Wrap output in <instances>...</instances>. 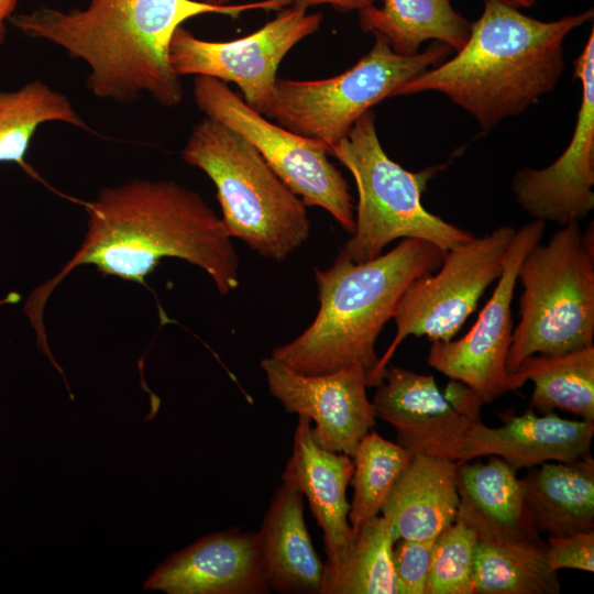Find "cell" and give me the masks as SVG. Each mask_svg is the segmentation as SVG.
Masks as SVG:
<instances>
[{"instance_id":"obj_25","label":"cell","mask_w":594,"mask_h":594,"mask_svg":"<svg viewBox=\"0 0 594 594\" xmlns=\"http://www.w3.org/2000/svg\"><path fill=\"white\" fill-rule=\"evenodd\" d=\"M51 121L91 131L68 97L40 79L15 90L0 89V163L14 162L34 176L25 154L38 127Z\"/></svg>"},{"instance_id":"obj_16","label":"cell","mask_w":594,"mask_h":594,"mask_svg":"<svg viewBox=\"0 0 594 594\" xmlns=\"http://www.w3.org/2000/svg\"><path fill=\"white\" fill-rule=\"evenodd\" d=\"M144 590L168 594H267L257 534L239 528L207 535L169 556Z\"/></svg>"},{"instance_id":"obj_22","label":"cell","mask_w":594,"mask_h":594,"mask_svg":"<svg viewBox=\"0 0 594 594\" xmlns=\"http://www.w3.org/2000/svg\"><path fill=\"white\" fill-rule=\"evenodd\" d=\"M520 479L537 530L563 537L594 530V459L542 462Z\"/></svg>"},{"instance_id":"obj_30","label":"cell","mask_w":594,"mask_h":594,"mask_svg":"<svg viewBox=\"0 0 594 594\" xmlns=\"http://www.w3.org/2000/svg\"><path fill=\"white\" fill-rule=\"evenodd\" d=\"M436 539H399L394 542L397 594H426Z\"/></svg>"},{"instance_id":"obj_33","label":"cell","mask_w":594,"mask_h":594,"mask_svg":"<svg viewBox=\"0 0 594 594\" xmlns=\"http://www.w3.org/2000/svg\"><path fill=\"white\" fill-rule=\"evenodd\" d=\"M18 0H0V45L6 41L7 21L14 14Z\"/></svg>"},{"instance_id":"obj_32","label":"cell","mask_w":594,"mask_h":594,"mask_svg":"<svg viewBox=\"0 0 594 594\" xmlns=\"http://www.w3.org/2000/svg\"><path fill=\"white\" fill-rule=\"evenodd\" d=\"M383 0H290L293 6L308 9L316 6H329L340 12L361 11L377 6Z\"/></svg>"},{"instance_id":"obj_20","label":"cell","mask_w":594,"mask_h":594,"mask_svg":"<svg viewBox=\"0 0 594 594\" xmlns=\"http://www.w3.org/2000/svg\"><path fill=\"white\" fill-rule=\"evenodd\" d=\"M270 591L320 594L324 563L315 550L304 517V496L285 484L273 494L256 531Z\"/></svg>"},{"instance_id":"obj_35","label":"cell","mask_w":594,"mask_h":594,"mask_svg":"<svg viewBox=\"0 0 594 594\" xmlns=\"http://www.w3.org/2000/svg\"><path fill=\"white\" fill-rule=\"evenodd\" d=\"M210 6L223 7L229 6L233 0H195Z\"/></svg>"},{"instance_id":"obj_13","label":"cell","mask_w":594,"mask_h":594,"mask_svg":"<svg viewBox=\"0 0 594 594\" xmlns=\"http://www.w3.org/2000/svg\"><path fill=\"white\" fill-rule=\"evenodd\" d=\"M582 99L573 135L564 152L544 168L516 172L512 190L534 220L563 227L580 222L594 209V30L573 62Z\"/></svg>"},{"instance_id":"obj_26","label":"cell","mask_w":594,"mask_h":594,"mask_svg":"<svg viewBox=\"0 0 594 594\" xmlns=\"http://www.w3.org/2000/svg\"><path fill=\"white\" fill-rule=\"evenodd\" d=\"M394 539L382 515L354 530L351 547L332 566H324L320 594H397L393 568Z\"/></svg>"},{"instance_id":"obj_28","label":"cell","mask_w":594,"mask_h":594,"mask_svg":"<svg viewBox=\"0 0 594 594\" xmlns=\"http://www.w3.org/2000/svg\"><path fill=\"white\" fill-rule=\"evenodd\" d=\"M413 455L397 442L375 431L366 433L352 457L351 479L353 497L349 521L353 529L381 514L394 485L407 468Z\"/></svg>"},{"instance_id":"obj_5","label":"cell","mask_w":594,"mask_h":594,"mask_svg":"<svg viewBox=\"0 0 594 594\" xmlns=\"http://www.w3.org/2000/svg\"><path fill=\"white\" fill-rule=\"evenodd\" d=\"M182 158L213 183L230 237L258 255L282 262L309 239L306 204L235 131L205 116L193 127Z\"/></svg>"},{"instance_id":"obj_1","label":"cell","mask_w":594,"mask_h":594,"mask_svg":"<svg viewBox=\"0 0 594 594\" xmlns=\"http://www.w3.org/2000/svg\"><path fill=\"white\" fill-rule=\"evenodd\" d=\"M85 209L87 231L78 250L25 302L40 348L48 345L43 326L47 298L81 265L144 284L163 257H177L205 271L222 296L240 285L239 257L221 218L198 193L174 180L135 179L106 187Z\"/></svg>"},{"instance_id":"obj_24","label":"cell","mask_w":594,"mask_h":594,"mask_svg":"<svg viewBox=\"0 0 594 594\" xmlns=\"http://www.w3.org/2000/svg\"><path fill=\"white\" fill-rule=\"evenodd\" d=\"M522 383L531 381L532 410L561 409L594 422V345L560 354H535L516 372Z\"/></svg>"},{"instance_id":"obj_19","label":"cell","mask_w":594,"mask_h":594,"mask_svg":"<svg viewBox=\"0 0 594 594\" xmlns=\"http://www.w3.org/2000/svg\"><path fill=\"white\" fill-rule=\"evenodd\" d=\"M593 436L592 421L537 415L529 408L520 416L508 415L501 427L474 420L457 463L494 455L518 471L548 461L571 462L591 453Z\"/></svg>"},{"instance_id":"obj_15","label":"cell","mask_w":594,"mask_h":594,"mask_svg":"<svg viewBox=\"0 0 594 594\" xmlns=\"http://www.w3.org/2000/svg\"><path fill=\"white\" fill-rule=\"evenodd\" d=\"M376 418L389 424L397 443L414 455L458 462L471 424L480 419L442 394L431 374L387 365L372 400Z\"/></svg>"},{"instance_id":"obj_3","label":"cell","mask_w":594,"mask_h":594,"mask_svg":"<svg viewBox=\"0 0 594 594\" xmlns=\"http://www.w3.org/2000/svg\"><path fill=\"white\" fill-rule=\"evenodd\" d=\"M504 0H484L458 54L403 85L396 96L435 91L469 112L483 131L552 91L564 69V41L593 9L541 21Z\"/></svg>"},{"instance_id":"obj_27","label":"cell","mask_w":594,"mask_h":594,"mask_svg":"<svg viewBox=\"0 0 594 594\" xmlns=\"http://www.w3.org/2000/svg\"><path fill=\"white\" fill-rule=\"evenodd\" d=\"M458 492L492 520L510 529L540 534L527 508L520 479L499 457L458 463Z\"/></svg>"},{"instance_id":"obj_12","label":"cell","mask_w":594,"mask_h":594,"mask_svg":"<svg viewBox=\"0 0 594 594\" xmlns=\"http://www.w3.org/2000/svg\"><path fill=\"white\" fill-rule=\"evenodd\" d=\"M546 222L531 220L516 229L494 292L476 322L455 341H432L427 363L452 381L468 386L482 403H492L525 384L509 373L506 360L512 342V300L517 272L525 255L539 243Z\"/></svg>"},{"instance_id":"obj_7","label":"cell","mask_w":594,"mask_h":594,"mask_svg":"<svg viewBox=\"0 0 594 594\" xmlns=\"http://www.w3.org/2000/svg\"><path fill=\"white\" fill-rule=\"evenodd\" d=\"M329 155L349 169L358 189L354 232L341 249L351 261H370L397 239L425 240L447 252L474 237L424 207L427 184L443 166L413 173L389 158L372 110L330 147Z\"/></svg>"},{"instance_id":"obj_10","label":"cell","mask_w":594,"mask_h":594,"mask_svg":"<svg viewBox=\"0 0 594 594\" xmlns=\"http://www.w3.org/2000/svg\"><path fill=\"white\" fill-rule=\"evenodd\" d=\"M194 99L206 117L221 122L249 141L307 207L324 209L348 233L353 234V198L346 179L329 161L322 142L268 121L219 79L196 76Z\"/></svg>"},{"instance_id":"obj_2","label":"cell","mask_w":594,"mask_h":594,"mask_svg":"<svg viewBox=\"0 0 594 594\" xmlns=\"http://www.w3.org/2000/svg\"><path fill=\"white\" fill-rule=\"evenodd\" d=\"M290 0L210 6L195 0H89L67 12L41 8L13 14L21 33L51 42L89 68L91 95L130 103L147 94L163 107L184 99V87L169 63V43L186 20L201 14L238 18L250 10L279 11Z\"/></svg>"},{"instance_id":"obj_4","label":"cell","mask_w":594,"mask_h":594,"mask_svg":"<svg viewBox=\"0 0 594 594\" xmlns=\"http://www.w3.org/2000/svg\"><path fill=\"white\" fill-rule=\"evenodd\" d=\"M442 258L440 248L420 239H403L362 263L340 251L329 268H315L316 318L297 338L275 346L271 358L306 375L359 364L367 383L380 359L376 340L402 294L416 278L436 272Z\"/></svg>"},{"instance_id":"obj_31","label":"cell","mask_w":594,"mask_h":594,"mask_svg":"<svg viewBox=\"0 0 594 594\" xmlns=\"http://www.w3.org/2000/svg\"><path fill=\"white\" fill-rule=\"evenodd\" d=\"M546 542L547 561L552 571H594V530L563 537L549 536Z\"/></svg>"},{"instance_id":"obj_14","label":"cell","mask_w":594,"mask_h":594,"mask_svg":"<svg viewBox=\"0 0 594 594\" xmlns=\"http://www.w3.org/2000/svg\"><path fill=\"white\" fill-rule=\"evenodd\" d=\"M268 392L289 414L315 424L316 442L330 451L353 457L362 438L376 425V415L366 394V372L359 364L337 371L306 375L284 363L261 360Z\"/></svg>"},{"instance_id":"obj_23","label":"cell","mask_w":594,"mask_h":594,"mask_svg":"<svg viewBox=\"0 0 594 594\" xmlns=\"http://www.w3.org/2000/svg\"><path fill=\"white\" fill-rule=\"evenodd\" d=\"M359 11L363 32L385 40L400 55L418 53L429 40L443 43L453 51L465 44L472 22L457 12L450 0H383Z\"/></svg>"},{"instance_id":"obj_34","label":"cell","mask_w":594,"mask_h":594,"mask_svg":"<svg viewBox=\"0 0 594 594\" xmlns=\"http://www.w3.org/2000/svg\"><path fill=\"white\" fill-rule=\"evenodd\" d=\"M507 3L516 8H531L535 6L536 0H504Z\"/></svg>"},{"instance_id":"obj_9","label":"cell","mask_w":594,"mask_h":594,"mask_svg":"<svg viewBox=\"0 0 594 594\" xmlns=\"http://www.w3.org/2000/svg\"><path fill=\"white\" fill-rule=\"evenodd\" d=\"M516 229L501 226L483 237L443 252L440 267L411 282L402 294L393 319L396 334L367 381L376 387L398 345L409 336L448 342L470 315L486 288L499 277Z\"/></svg>"},{"instance_id":"obj_29","label":"cell","mask_w":594,"mask_h":594,"mask_svg":"<svg viewBox=\"0 0 594 594\" xmlns=\"http://www.w3.org/2000/svg\"><path fill=\"white\" fill-rule=\"evenodd\" d=\"M477 537L461 518L437 537L426 594H474L473 560Z\"/></svg>"},{"instance_id":"obj_6","label":"cell","mask_w":594,"mask_h":594,"mask_svg":"<svg viewBox=\"0 0 594 594\" xmlns=\"http://www.w3.org/2000/svg\"><path fill=\"white\" fill-rule=\"evenodd\" d=\"M519 322L506 369L515 373L535 354H560L594 345V233L570 222L522 258Z\"/></svg>"},{"instance_id":"obj_11","label":"cell","mask_w":594,"mask_h":594,"mask_svg":"<svg viewBox=\"0 0 594 594\" xmlns=\"http://www.w3.org/2000/svg\"><path fill=\"white\" fill-rule=\"evenodd\" d=\"M322 14L288 6L257 31L227 42H210L178 26L169 43V63L177 76H208L234 82L243 100L264 116L277 69L286 54L316 33Z\"/></svg>"},{"instance_id":"obj_17","label":"cell","mask_w":594,"mask_h":594,"mask_svg":"<svg viewBox=\"0 0 594 594\" xmlns=\"http://www.w3.org/2000/svg\"><path fill=\"white\" fill-rule=\"evenodd\" d=\"M457 517L476 534L473 590L481 594H558V572L549 568L540 534L507 528L460 497Z\"/></svg>"},{"instance_id":"obj_8","label":"cell","mask_w":594,"mask_h":594,"mask_svg":"<svg viewBox=\"0 0 594 594\" xmlns=\"http://www.w3.org/2000/svg\"><path fill=\"white\" fill-rule=\"evenodd\" d=\"M453 52L435 41L414 55L395 53L375 37L367 54L348 70L326 79L277 78L264 113L283 128L322 142L329 154L354 123L382 100L424 72L441 64Z\"/></svg>"},{"instance_id":"obj_21","label":"cell","mask_w":594,"mask_h":594,"mask_svg":"<svg viewBox=\"0 0 594 594\" xmlns=\"http://www.w3.org/2000/svg\"><path fill=\"white\" fill-rule=\"evenodd\" d=\"M455 461L414 455L394 485L381 514L394 541L436 538L458 515Z\"/></svg>"},{"instance_id":"obj_18","label":"cell","mask_w":594,"mask_h":594,"mask_svg":"<svg viewBox=\"0 0 594 594\" xmlns=\"http://www.w3.org/2000/svg\"><path fill=\"white\" fill-rule=\"evenodd\" d=\"M297 417L293 451L282 483L306 496L322 530L327 554L324 566H332L344 557L354 537L346 499L354 464L351 457L320 447L314 438L309 418Z\"/></svg>"}]
</instances>
